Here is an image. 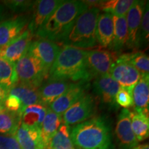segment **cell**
<instances>
[{"mask_svg": "<svg viewBox=\"0 0 149 149\" xmlns=\"http://www.w3.org/2000/svg\"><path fill=\"white\" fill-rule=\"evenodd\" d=\"M88 8L84 1H63L39 29L36 35L40 39L61 42L69 33L78 17Z\"/></svg>", "mask_w": 149, "mask_h": 149, "instance_id": "obj_1", "label": "cell"}, {"mask_svg": "<svg viewBox=\"0 0 149 149\" xmlns=\"http://www.w3.org/2000/svg\"><path fill=\"white\" fill-rule=\"evenodd\" d=\"M87 51L64 46L48 72L49 79L88 81L91 77L87 68Z\"/></svg>", "mask_w": 149, "mask_h": 149, "instance_id": "obj_2", "label": "cell"}, {"mask_svg": "<svg viewBox=\"0 0 149 149\" xmlns=\"http://www.w3.org/2000/svg\"><path fill=\"white\" fill-rule=\"evenodd\" d=\"M70 137L79 149H115L111 125L104 117H94L75 125Z\"/></svg>", "mask_w": 149, "mask_h": 149, "instance_id": "obj_3", "label": "cell"}, {"mask_svg": "<svg viewBox=\"0 0 149 149\" xmlns=\"http://www.w3.org/2000/svg\"><path fill=\"white\" fill-rule=\"evenodd\" d=\"M100 10L97 7H89L78 17L69 33L62 40L64 46L86 49L97 44L96 27Z\"/></svg>", "mask_w": 149, "mask_h": 149, "instance_id": "obj_4", "label": "cell"}, {"mask_svg": "<svg viewBox=\"0 0 149 149\" xmlns=\"http://www.w3.org/2000/svg\"><path fill=\"white\" fill-rule=\"evenodd\" d=\"M15 70L19 83L37 88L48 75L42 63L29 51L15 63Z\"/></svg>", "mask_w": 149, "mask_h": 149, "instance_id": "obj_5", "label": "cell"}, {"mask_svg": "<svg viewBox=\"0 0 149 149\" xmlns=\"http://www.w3.org/2000/svg\"><path fill=\"white\" fill-rule=\"evenodd\" d=\"M96 104L94 97L86 93L61 115L62 122L66 125L70 126L89 120L95 113Z\"/></svg>", "mask_w": 149, "mask_h": 149, "instance_id": "obj_6", "label": "cell"}, {"mask_svg": "<svg viewBox=\"0 0 149 149\" xmlns=\"http://www.w3.org/2000/svg\"><path fill=\"white\" fill-rule=\"evenodd\" d=\"M93 88L96 97L104 107L109 110L117 109L115 97L121 86L109 74L95 77Z\"/></svg>", "mask_w": 149, "mask_h": 149, "instance_id": "obj_7", "label": "cell"}, {"mask_svg": "<svg viewBox=\"0 0 149 149\" xmlns=\"http://www.w3.org/2000/svg\"><path fill=\"white\" fill-rule=\"evenodd\" d=\"M109 75L121 87L133 90L141 77L139 72L120 56L112 64Z\"/></svg>", "mask_w": 149, "mask_h": 149, "instance_id": "obj_8", "label": "cell"}, {"mask_svg": "<svg viewBox=\"0 0 149 149\" xmlns=\"http://www.w3.org/2000/svg\"><path fill=\"white\" fill-rule=\"evenodd\" d=\"M113 53L104 50L87 51V68L91 79L109 74L112 64L116 60Z\"/></svg>", "mask_w": 149, "mask_h": 149, "instance_id": "obj_9", "label": "cell"}, {"mask_svg": "<svg viewBox=\"0 0 149 149\" xmlns=\"http://www.w3.org/2000/svg\"><path fill=\"white\" fill-rule=\"evenodd\" d=\"M115 135L120 149H133L138 144L131 127L130 111L123 109L117 117Z\"/></svg>", "mask_w": 149, "mask_h": 149, "instance_id": "obj_10", "label": "cell"}, {"mask_svg": "<svg viewBox=\"0 0 149 149\" xmlns=\"http://www.w3.org/2000/svg\"><path fill=\"white\" fill-rule=\"evenodd\" d=\"M33 37V35L29 29L25 30L13 42L0 48V57L15 64L29 51Z\"/></svg>", "mask_w": 149, "mask_h": 149, "instance_id": "obj_11", "label": "cell"}, {"mask_svg": "<svg viewBox=\"0 0 149 149\" xmlns=\"http://www.w3.org/2000/svg\"><path fill=\"white\" fill-rule=\"evenodd\" d=\"M88 87V81L72 83L68 90L53 102L48 108L57 114L62 115L67 109L86 93Z\"/></svg>", "mask_w": 149, "mask_h": 149, "instance_id": "obj_12", "label": "cell"}, {"mask_svg": "<svg viewBox=\"0 0 149 149\" xmlns=\"http://www.w3.org/2000/svg\"><path fill=\"white\" fill-rule=\"evenodd\" d=\"M60 49L61 48L56 42L40 39L32 42L28 51L37 57L49 72Z\"/></svg>", "mask_w": 149, "mask_h": 149, "instance_id": "obj_13", "label": "cell"}, {"mask_svg": "<svg viewBox=\"0 0 149 149\" xmlns=\"http://www.w3.org/2000/svg\"><path fill=\"white\" fill-rule=\"evenodd\" d=\"M63 0H39L33 7V14L28 29L34 35L45 24Z\"/></svg>", "mask_w": 149, "mask_h": 149, "instance_id": "obj_14", "label": "cell"}, {"mask_svg": "<svg viewBox=\"0 0 149 149\" xmlns=\"http://www.w3.org/2000/svg\"><path fill=\"white\" fill-rule=\"evenodd\" d=\"M29 19L25 16H17L0 23V48L13 42L25 31Z\"/></svg>", "mask_w": 149, "mask_h": 149, "instance_id": "obj_15", "label": "cell"}, {"mask_svg": "<svg viewBox=\"0 0 149 149\" xmlns=\"http://www.w3.org/2000/svg\"><path fill=\"white\" fill-rule=\"evenodd\" d=\"M146 4V2L144 1H135L126 15L128 29L127 47L129 48L135 49L137 34L140 26Z\"/></svg>", "mask_w": 149, "mask_h": 149, "instance_id": "obj_16", "label": "cell"}, {"mask_svg": "<svg viewBox=\"0 0 149 149\" xmlns=\"http://www.w3.org/2000/svg\"><path fill=\"white\" fill-rule=\"evenodd\" d=\"M72 83L66 80L49 79L39 88L40 104L48 107L64 94Z\"/></svg>", "mask_w": 149, "mask_h": 149, "instance_id": "obj_17", "label": "cell"}, {"mask_svg": "<svg viewBox=\"0 0 149 149\" xmlns=\"http://www.w3.org/2000/svg\"><path fill=\"white\" fill-rule=\"evenodd\" d=\"M14 135L22 149H45L40 128L30 127L21 123Z\"/></svg>", "mask_w": 149, "mask_h": 149, "instance_id": "obj_18", "label": "cell"}, {"mask_svg": "<svg viewBox=\"0 0 149 149\" xmlns=\"http://www.w3.org/2000/svg\"><path fill=\"white\" fill-rule=\"evenodd\" d=\"M114 22L113 15L104 13L98 17L96 27L97 42L102 47L109 48L113 40Z\"/></svg>", "mask_w": 149, "mask_h": 149, "instance_id": "obj_19", "label": "cell"}, {"mask_svg": "<svg viewBox=\"0 0 149 149\" xmlns=\"http://www.w3.org/2000/svg\"><path fill=\"white\" fill-rule=\"evenodd\" d=\"M134 111L148 115L149 75L141 76L133 89Z\"/></svg>", "mask_w": 149, "mask_h": 149, "instance_id": "obj_20", "label": "cell"}, {"mask_svg": "<svg viewBox=\"0 0 149 149\" xmlns=\"http://www.w3.org/2000/svg\"><path fill=\"white\" fill-rule=\"evenodd\" d=\"M39 88L17 82L10 88L8 94L13 95L19 99L22 104V112L29 106L40 104Z\"/></svg>", "mask_w": 149, "mask_h": 149, "instance_id": "obj_21", "label": "cell"}, {"mask_svg": "<svg viewBox=\"0 0 149 149\" xmlns=\"http://www.w3.org/2000/svg\"><path fill=\"white\" fill-rule=\"evenodd\" d=\"M62 124L61 115H59L48 108L46 116L41 126V135L44 148L48 149L50 141Z\"/></svg>", "mask_w": 149, "mask_h": 149, "instance_id": "obj_22", "label": "cell"}, {"mask_svg": "<svg viewBox=\"0 0 149 149\" xmlns=\"http://www.w3.org/2000/svg\"><path fill=\"white\" fill-rule=\"evenodd\" d=\"M48 108L42 104H33L26 107L22 112V123L30 127L41 129Z\"/></svg>", "mask_w": 149, "mask_h": 149, "instance_id": "obj_23", "label": "cell"}, {"mask_svg": "<svg viewBox=\"0 0 149 149\" xmlns=\"http://www.w3.org/2000/svg\"><path fill=\"white\" fill-rule=\"evenodd\" d=\"M114 22V33L113 40L109 48L118 52L127 46L128 29L126 16L113 15Z\"/></svg>", "mask_w": 149, "mask_h": 149, "instance_id": "obj_24", "label": "cell"}, {"mask_svg": "<svg viewBox=\"0 0 149 149\" xmlns=\"http://www.w3.org/2000/svg\"><path fill=\"white\" fill-rule=\"evenodd\" d=\"M22 123V114L8 111L4 107L0 111V134L15 135Z\"/></svg>", "mask_w": 149, "mask_h": 149, "instance_id": "obj_25", "label": "cell"}, {"mask_svg": "<svg viewBox=\"0 0 149 149\" xmlns=\"http://www.w3.org/2000/svg\"><path fill=\"white\" fill-rule=\"evenodd\" d=\"M135 3L134 0H106L99 1L95 7L104 13L121 17L126 16Z\"/></svg>", "mask_w": 149, "mask_h": 149, "instance_id": "obj_26", "label": "cell"}, {"mask_svg": "<svg viewBox=\"0 0 149 149\" xmlns=\"http://www.w3.org/2000/svg\"><path fill=\"white\" fill-rule=\"evenodd\" d=\"M130 117L132 129L137 141L146 139L149 135L148 115L130 111Z\"/></svg>", "mask_w": 149, "mask_h": 149, "instance_id": "obj_27", "label": "cell"}, {"mask_svg": "<svg viewBox=\"0 0 149 149\" xmlns=\"http://www.w3.org/2000/svg\"><path fill=\"white\" fill-rule=\"evenodd\" d=\"M70 127L64 123L50 141L48 149H75L70 137Z\"/></svg>", "mask_w": 149, "mask_h": 149, "instance_id": "obj_28", "label": "cell"}, {"mask_svg": "<svg viewBox=\"0 0 149 149\" xmlns=\"http://www.w3.org/2000/svg\"><path fill=\"white\" fill-rule=\"evenodd\" d=\"M17 82L15 64L0 57V84L10 89Z\"/></svg>", "mask_w": 149, "mask_h": 149, "instance_id": "obj_29", "label": "cell"}, {"mask_svg": "<svg viewBox=\"0 0 149 149\" xmlns=\"http://www.w3.org/2000/svg\"><path fill=\"white\" fill-rule=\"evenodd\" d=\"M120 57L133 65L141 76L149 75V58L146 54L142 52H135L123 54Z\"/></svg>", "mask_w": 149, "mask_h": 149, "instance_id": "obj_30", "label": "cell"}, {"mask_svg": "<svg viewBox=\"0 0 149 149\" xmlns=\"http://www.w3.org/2000/svg\"><path fill=\"white\" fill-rule=\"evenodd\" d=\"M148 33H149V11H148V1H147L145 6L144 13L140 26L138 30L136 38L135 49H141L148 45Z\"/></svg>", "mask_w": 149, "mask_h": 149, "instance_id": "obj_31", "label": "cell"}, {"mask_svg": "<svg viewBox=\"0 0 149 149\" xmlns=\"http://www.w3.org/2000/svg\"><path fill=\"white\" fill-rule=\"evenodd\" d=\"M3 4L6 6L15 13H23L33 9L35 1H24V0H11V1H3Z\"/></svg>", "mask_w": 149, "mask_h": 149, "instance_id": "obj_32", "label": "cell"}, {"mask_svg": "<svg viewBox=\"0 0 149 149\" xmlns=\"http://www.w3.org/2000/svg\"><path fill=\"white\" fill-rule=\"evenodd\" d=\"M132 92H133V90H129V89L121 87L115 97V101L118 107L120 106L126 109L133 107V100Z\"/></svg>", "mask_w": 149, "mask_h": 149, "instance_id": "obj_33", "label": "cell"}, {"mask_svg": "<svg viewBox=\"0 0 149 149\" xmlns=\"http://www.w3.org/2000/svg\"><path fill=\"white\" fill-rule=\"evenodd\" d=\"M0 149H22L14 135L0 134Z\"/></svg>", "mask_w": 149, "mask_h": 149, "instance_id": "obj_34", "label": "cell"}, {"mask_svg": "<svg viewBox=\"0 0 149 149\" xmlns=\"http://www.w3.org/2000/svg\"><path fill=\"white\" fill-rule=\"evenodd\" d=\"M3 107L8 111L22 113V104L19 99L13 95L8 94L6 99Z\"/></svg>", "mask_w": 149, "mask_h": 149, "instance_id": "obj_35", "label": "cell"}, {"mask_svg": "<svg viewBox=\"0 0 149 149\" xmlns=\"http://www.w3.org/2000/svg\"><path fill=\"white\" fill-rule=\"evenodd\" d=\"M9 90L10 89L6 88L4 86L0 84V105L3 106L6 99L8 95Z\"/></svg>", "mask_w": 149, "mask_h": 149, "instance_id": "obj_36", "label": "cell"}, {"mask_svg": "<svg viewBox=\"0 0 149 149\" xmlns=\"http://www.w3.org/2000/svg\"><path fill=\"white\" fill-rule=\"evenodd\" d=\"M133 149H149L148 144H137L135 148Z\"/></svg>", "mask_w": 149, "mask_h": 149, "instance_id": "obj_37", "label": "cell"}, {"mask_svg": "<svg viewBox=\"0 0 149 149\" xmlns=\"http://www.w3.org/2000/svg\"><path fill=\"white\" fill-rule=\"evenodd\" d=\"M5 15V12H4V8H3V6L0 3V22L3 20V17Z\"/></svg>", "mask_w": 149, "mask_h": 149, "instance_id": "obj_38", "label": "cell"}, {"mask_svg": "<svg viewBox=\"0 0 149 149\" xmlns=\"http://www.w3.org/2000/svg\"><path fill=\"white\" fill-rule=\"evenodd\" d=\"M3 108V105H0V111H1V109H2Z\"/></svg>", "mask_w": 149, "mask_h": 149, "instance_id": "obj_39", "label": "cell"}]
</instances>
